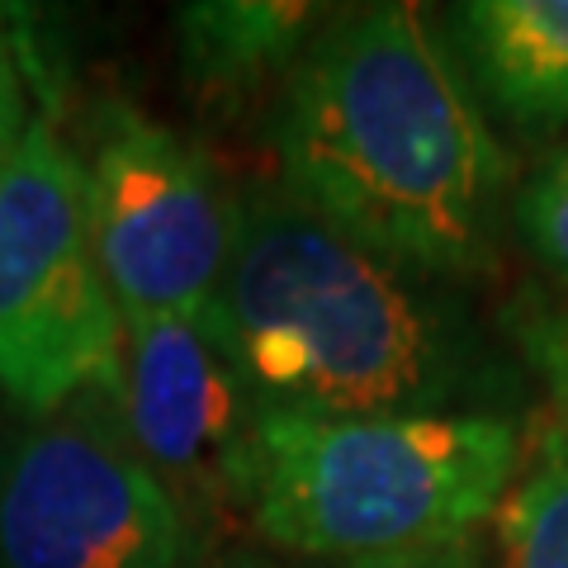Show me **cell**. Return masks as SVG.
Returning a JSON list of instances; mask_svg holds the SVG:
<instances>
[{
	"instance_id": "cell-8",
	"label": "cell",
	"mask_w": 568,
	"mask_h": 568,
	"mask_svg": "<svg viewBox=\"0 0 568 568\" xmlns=\"http://www.w3.org/2000/svg\"><path fill=\"white\" fill-rule=\"evenodd\" d=\"M446 43L478 104L521 133L568 123V0H469L446 10Z\"/></svg>"
},
{
	"instance_id": "cell-2",
	"label": "cell",
	"mask_w": 568,
	"mask_h": 568,
	"mask_svg": "<svg viewBox=\"0 0 568 568\" xmlns=\"http://www.w3.org/2000/svg\"><path fill=\"white\" fill-rule=\"evenodd\" d=\"M256 413L511 417L503 361L450 284L398 271L317 219L280 181L237 200V246L213 304Z\"/></svg>"
},
{
	"instance_id": "cell-11",
	"label": "cell",
	"mask_w": 568,
	"mask_h": 568,
	"mask_svg": "<svg viewBox=\"0 0 568 568\" xmlns=\"http://www.w3.org/2000/svg\"><path fill=\"white\" fill-rule=\"evenodd\" d=\"M497 568H568V469H536L493 511Z\"/></svg>"
},
{
	"instance_id": "cell-13",
	"label": "cell",
	"mask_w": 568,
	"mask_h": 568,
	"mask_svg": "<svg viewBox=\"0 0 568 568\" xmlns=\"http://www.w3.org/2000/svg\"><path fill=\"white\" fill-rule=\"evenodd\" d=\"M33 119V100H29V81L20 67V52L0 43V171L20 148V138Z\"/></svg>"
},
{
	"instance_id": "cell-12",
	"label": "cell",
	"mask_w": 568,
	"mask_h": 568,
	"mask_svg": "<svg viewBox=\"0 0 568 568\" xmlns=\"http://www.w3.org/2000/svg\"><path fill=\"white\" fill-rule=\"evenodd\" d=\"M507 209L511 227H517L530 261L545 271L549 290L568 294V142L526 175Z\"/></svg>"
},
{
	"instance_id": "cell-7",
	"label": "cell",
	"mask_w": 568,
	"mask_h": 568,
	"mask_svg": "<svg viewBox=\"0 0 568 568\" xmlns=\"http://www.w3.org/2000/svg\"><path fill=\"white\" fill-rule=\"evenodd\" d=\"M114 407L138 459L156 474L185 521L246 511L256 403L209 317H123Z\"/></svg>"
},
{
	"instance_id": "cell-1",
	"label": "cell",
	"mask_w": 568,
	"mask_h": 568,
	"mask_svg": "<svg viewBox=\"0 0 568 568\" xmlns=\"http://www.w3.org/2000/svg\"><path fill=\"white\" fill-rule=\"evenodd\" d=\"M280 185L398 271L488 275L511 156L417 6L332 10L280 85Z\"/></svg>"
},
{
	"instance_id": "cell-10",
	"label": "cell",
	"mask_w": 568,
	"mask_h": 568,
	"mask_svg": "<svg viewBox=\"0 0 568 568\" xmlns=\"http://www.w3.org/2000/svg\"><path fill=\"white\" fill-rule=\"evenodd\" d=\"M521 375L536 379L540 403L530 407V440L545 469H568V294L526 284L497 313Z\"/></svg>"
},
{
	"instance_id": "cell-4",
	"label": "cell",
	"mask_w": 568,
	"mask_h": 568,
	"mask_svg": "<svg viewBox=\"0 0 568 568\" xmlns=\"http://www.w3.org/2000/svg\"><path fill=\"white\" fill-rule=\"evenodd\" d=\"M123 313L100 275L85 162L33 110L0 171V394L29 422L119 388Z\"/></svg>"
},
{
	"instance_id": "cell-5",
	"label": "cell",
	"mask_w": 568,
	"mask_h": 568,
	"mask_svg": "<svg viewBox=\"0 0 568 568\" xmlns=\"http://www.w3.org/2000/svg\"><path fill=\"white\" fill-rule=\"evenodd\" d=\"M194 526L85 394L0 446V568H190Z\"/></svg>"
},
{
	"instance_id": "cell-6",
	"label": "cell",
	"mask_w": 568,
	"mask_h": 568,
	"mask_svg": "<svg viewBox=\"0 0 568 568\" xmlns=\"http://www.w3.org/2000/svg\"><path fill=\"white\" fill-rule=\"evenodd\" d=\"M91 246L123 317H209L237 246V200L190 138L104 100L85 138Z\"/></svg>"
},
{
	"instance_id": "cell-14",
	"label": "cell",
	"mask_w": 568,
	"mask_h": 568,
	"mask_svg": "<svg viewBox=\"0 0 568 568\" xmlns=\"http://www.w3.org/2000/svg\"><path fill=\"white\" fill-rule=\"evenodd\" d=\"M223 568H271L261 559H227ZM355 568H484V555L478 545H450V549H436V555H417V559H394V564H355Z\"/></svg>"
},
{
	"instance_id": "cell-3",
	"label": "cell",
	"mask_w": 568,
	"mask_h": 568,
	"mask_svg": "<svg viewBox=\"0 0 568 568\" xmlns=\"http://www.w3.org/2000/svg\"><path fill=\"white\" fill-rule=\"evenodd\" d=\"M521 469L511 417L261 413L246 521L294 559L355 568L474 540Z\"/></svg>"
},
{
	"instance_id": "cell-9",
	"label": "cell",
	"mask_w": 568,
	"mask_h": 568,
	"mask_svg": "<svg viewBox=\"0 0 568 568\" xmlns=\"http://www.w3.org/2000/svg\"><path fill=\"white\" fill-rule=\"evenodd\" d=\"M327 6L294 0H204L175 6V58L194 100L237 110L265 81L284 85L313 33L327 24Z\"/></svg>"
}]
</instances>
